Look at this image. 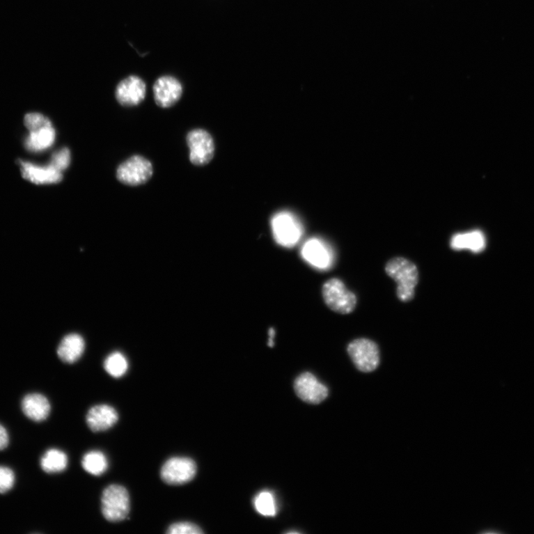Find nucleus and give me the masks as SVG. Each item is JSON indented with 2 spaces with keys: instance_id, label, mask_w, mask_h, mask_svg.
<instances>
[{
  "instance_id": "1",
  "label": "nucleus",
  "mask_w": 534,
  "mask_h": 534,
  "mask_svg": "<svg viewBox=\"0 0 534 534\" xmlns=\"http://www.w3.org/2000/svg\"><path fill=\"white\" fill-rule=\"evenodd\" d=\"M385 272L397 283L398 298L403 302L411 301L418 282L416 266L406 258H394L386 265Z\"/></svg>"
},
{
  "instance_id": "2",
  "label": "nucleus",
  "mask_w": 534,
  "mask_h": 534,
  "mask_svg": "<svg viewBox=\"0 0 534 534\" xmlns=\"http://www.w3.org/2000/svg\"><path fill=\"white\" fill-rule=\"evenodd\" d=\"M102 513L109 521L118 522L126 519L130 510L129 492L118 485L108 486L101 498Z\"/></svg>"
},
{
  "instance_id": "3",
  "label": "nucleus",
  "mask_w": 534,
  "mask_h": 534,
  "mask_svg": "<svg viewBox=\"0 0 534 534\" xmlns=\"http://www.w3.org/2000/svg\"><path fill=\"white\" fill-rule=\"evenodd\" d=\"M322 295L328 308L340 314H349L355 310L357 299L338 278L327 281L322 288Z\"/></svg>"
},
{
  "instance_id": "4",
  "label": "nucleus",
  "mask_w": 534,
  "mask_h": 534,
  "mask_svg": "<svg viewBox=\"0 0 534 534\" xmlns=\"http://www.w3.org/2000/svg\"><path fill=\"white\" fill-rule=\"evenodd\" d=\"M347 353L358 370L370 372L376 370L380 361L378 345L368 338L353 340L347 347Z\"/></svg>"
},
{
  "instance_id": "5",
  "label": "nucleus",
  "mask_w": 534,
  "mask_h": 534,
  "mask_svg": "<svg viewBox=\"0 0 534 534\" xmlns=\"http://www.w3.org/2000/svg\"><path fill=\"white\" fill-rule=\"evenodd\" d=\"M153 175L152 164L140 155H134L119 166L117 178L122 184L139 186L146 183Z\"/></svg>"
},
{
  "instance_id": "6",
  "label": "nucleus",
  "mask_w": 534,
  "mask_h": 534,
  "mask_svg": "<svg viewBox=\"0 0 534 534\" xmlns=\"http://www.w3.org/2000/svg\"><path fill=\"white\" fill-rule=\"evenodd\" d=\"M272 228L276 242L290 248L301 239L303 229L299 221L288 212H280L272 220Z\"/></svg>"
},
{
  "instance_id": "7",
  "label": "nucleus",
  "mask_w": 534,
  "mask_h": 534,
  "mask_svg": "<svg viewBox=\"0 0 534 534\" xmlns=\"http://www.w3.org/2000/svg\"><path fill=\"white\" fill-rule=\"evenodd\" d=\"M196 462L187 457H173L163 465L161 475L162 480L168 485H183L190 482L196 476Z\"/></svg>"
},
{
  "instance_id": "8",
  "label": "nucleus",
  "mask_w": 534,
  "mask_h": 534,
  "mask_svg": "<svg viewBox=\"0 0 534 534\" xmlns=\"http://www.w3.org/2000/svg\"><path fill=\"white\" fill-rule=\"evenodd\" d=\"M190 162L196 166L209 164L214 156V144L212 136L205 130L196 129L187 137Z\"/></svg>"
},
{
  "instance_id": "9",
  "label": "nucleus",
  "mask_w": 534,
  "mask_h": 534,
  "mask_svg": "<svg viewBox=\"0 0 534 534\" xmlns=\"http://www.w3.org/2000/svg\"><path fill=\"white\" fill-rule=\"evenodd\" d=\"M295 393L301 400L310 404H320L328 395V389L311 372H304L295 379Z\"/></svg>"
},
{
  "instance_id": "10",
  "label": "nucleus",
  "mask_w": 534,
  "mask_h": 534,
  "mask_svg": "<svg viewBox=\"0 0 534 534\" xmlns=\"http://www.w3.org/2000/svg\"><path fill=\"white\" fill-rule=\"evenodd\" d=\"M156 104L162 108L174 106L183 94V88L177 79L170 76L160 77L153 88Z\"/></svg>"
},
{
  "instance_id": "11",
  "label": "nucleus",
  "mask_w": 534,
  "mask_h": 534,
  "mask_svg": "<svg viewBox=\"0 0 534 534\" xmlns=\"http://www.w3.org/2000/svg\"><path fill=\"white\" fill-rule=\"evenodd\" d=\"M145 83L139 77L131 76L121 81L116 89V98L124 107L140 104L146 97Z\"/></svg>"
},
{
  "instance_id": "12",
  "label": "nucleus",
  "mask_w": 534,
  "mask_h": 534,
  "mask_svg": "<svg viewBox=\"0 0 534 534\" xmlns=\"http://www.w3.org/2000/svg\"><path fill=\"white\" fill-rule=\"evenodd\" d=\"M301 256L306 262L317 269L325 270L331 267L333 264L331 249L317 238H312L304 244Z\"/></svg>"
},
{
  "instance_id": "13",
  "label": "nucleus",
  "mask_w": 534,
  "mask_h": 534,
  "mask_svg": "<svg viewBox=\"0 0 534 534\" xmlns=\"http://www.w3.org/2000/svg\"><path fill=\"white\" fill-rule=\"evenodd\" d=\"M20 166L22 176L33 184H54L60 183L63 180L62 173L51 165L39 166L21 162Z\"/></svg>"
},
{
  "instance_id": "14",
  "label": "nucleus",
  "mask_w": 534,
  "mask_h": 534,
  "mask_svg": "<svg viewBox=\"0 0 534 534\" xmlns=\"http://www.w3.org/2000/svg\"><path fill=\"white\" fill-rule=\"evenodd\" d=\"M118 421L116 409L107 405H99L91 408L86 415V423L94 432L107 430Z\"/></svg>"
},
{
  "instance_id": "15",
  "label": "nucleus",
  "mask_w": 534,
  "mask_h": 534,
  "mask_svg": "<svg viewBox=\"0 0 534 534\" xmlns=\"http://www.w3.org/2000/svg\"><path fill=\"white\" fill-rule=\"evenodd\" d=\"M22 412L33 422H42L51 412V405L47 397L40 393H31L22 402Z\"/></svg>"
},
{
  "instance_id": "16",
  "label": "nucleus",
  "mask_w": 534,
  "mask_h": 534,
  "mask_svg": "<svg viewBox=\"0 0 534 534\" xmlns=\"http://www.w3.org/2000/svg\"><path fill=\"white\" fill-rule=\"evenodd\" d=\"M85 342L81 336L77 333L67 335L61 340L58 349L59 358L65 363H72L84 354Z\"/></svg>"
},
{
  "instance_id": "17",
  "label": "nucleus",
  "mask_w": 534,
  "mask_h": 534,
  "mask_svg": "<svg viewBox=\"0 0 534 534\" xmlns=\"http://www.w3.org/2000/svg\"><path fill=\"white\" fill-rule=\"evenodd\" d=\"M484 235L480 231L457 234L452 237L450 246L454 250L469 249L473 253H480L485 248Z\"/></svg>"
},
{
  "instance_id": "18",
  "label": "nucleus",
  "mask_w": 534,
  "mask_h": 534,
  "mask_svg": "<svg viewBox=\"0 0 534 534\" xmlns=\"http://www.w3.org/2000/svg\"><path fill=\"white\" fill-rule=\"evenodd\" d=\"M56 133L52 126L31 132L26 141L27 149L32 152H41L49 149L54 143Z\"/></svg>"
},
{
  "instance_id": "19",
  "label": "nucleus",
  "mask_w": 534,
  "mask_h": 534,
  "mask_svg": "<svg viewBox=\"0 0 534 534\" xmlns=\"http://www.w3.org/2000/svg\"><path fill=\"white\" fill-rule=\"evenodd\" d=\"M42 469L49 473H60L65 470L68 465L66 454L58 449H50L41 459Z\"/></svg>"
},
{
  "instance_id": "20",
  "label": "nucleus",
  "mask_w": 534,
  "mask_h": 534,
  "mask_svg": "<svg viewBox=\"0 0 534 534\" xmlns=\"http://www.w3.org/2000/svg\"><path fill=\"white\" fill-rule=\"evenodd\" d=\"M82 465L84 469L90 474L100 476L108 469V460L104 453L93 450L85 454Z\"/></svg>"
},
{
  "instance_id": "21",
  "label": "nucleus",
  "mask_w": 534,
  "mask_h": 534,
  "mask_svg": "<svg viewBox=\"0 0 534 534\" xmlns=\"http://www.w3.org/2000/svg\"><path fill=\"white\" fill-rule=\"evenodd\" d=\"M255 508L260 515L265 517H275L278 507L276 497L269 491L260 492L254 498Z\"/></svg>"
},
{
  "instance_id": "22",
  "label": "nucleus",
  "mask_w": 534,
  "mask_h": 534,
  "mask_svg": "<svg viewBox=\"0 0 534 534\" xmlns=\"http://www.w3.org/2000/svg\"><path fill=\"white\" fill-rule=\"evenodd\" d=\"M106 371L113 378H120L129 369V363L126 357L120 352L110 354L104 361Z\"/></svg>"
},
{
  "instance_id": "23",
  "label": "nucleus",
  "mask_w": 534,
  "mask_h": 534,
  "mask_svg": "<svg viewBox=\"0 0 534 534\" xmlns=\"http://www.w3.org/2000/svg\"><path fill=\"white\" fill-rule=\"evenodd\" d=\"M24 123L30 132L52 126L50 120L39 113H28L25 117Z\"/></svg>"
},
{
  "instance_id": "24",
  "label": "nucleus",
  "mask_w": 534,
  "mask_h": 534,
  "mask_svg": "<svg viewBox=\"0 0 534 534\" xmlns=\"http://www.w3.org/2000/svg\"><path fill=\"white\" fill-rule=\"evenodd\" d=\"M71 164V152L68 148H63L61 150L55 152L52 157L50 165L63 173Z\"/></svg>"
},
{
  "instance_id": "25",
  "label": "nucleus",
  "mask_w": 534,
  "mask_h": 534,
  "mask_svg": "<svg viewBox=\"0 0 534 534\" xmlns=\"http://www.w3.org/2000/svg\"><path fill=\"white\" fill-rule=\"evenodd\" d=\"M15 482V476L13 470L0 466V494H6L13 489Z\"/></svg>"
},
{
  "instance_id": "26",
  "label": "nucleus",
  "mask_w": 534,
  "mask_h": 534,
  "mask_svg": "<svg viewBox=\"0 0 534 534\" xmlns=\"http://www.w3.org/2000/svg\"><path fill=\"white\" fill-rule=\"evenodd\" d=\"M168 534H201L203 531L196 525L190 522H177L168 528Z\"/></svg>"
},
{
  "instance_id": "27",
  "label": "nucleus",
  "mask_w": 534,
  "mask_h": 534,
  "mask_svg": "<svg viewBox=\"0 0 534 534\" xmlns=\"http://www.w3.org/2000/svg\"><path fill=\"white\" fill-rule=\"evenodd\" d=\"M9 443V437L6 429L0 425V450L6 449Z\"/></svg>"
},
{
  "instance_id": "28",
  "label": "nucleus",
  "mask_w": 534,
  "mask_h": 534,
  "mask_svg": "<svg viewBox=\"0 0 534 534\" xmlns=\"http://www.w3.org/2000/svg\"><path fill=\"white\" fill-rule=\"evenodd\" d=\"M275 333H276L275 332V329L274 328H270L269 329V343H268V345L269 347H274V343L272 342V340L274 339Z\"/></svg>"
}]
</instances>
